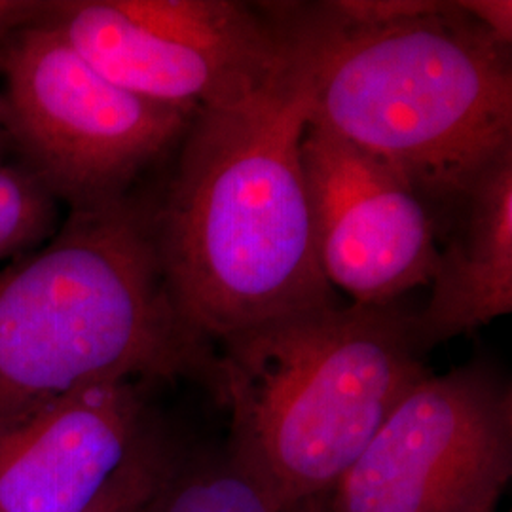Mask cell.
<instances>
[{"label": "cell", "instance_id": "1", "mask_svg": "<svg viewBox=\"0 0 512 512\" xmlns=\"http://www.w3.org/2000/svg\"><path fill=\"white\" fill-rule=\"evenodd\" d=\"M296 50L266 88L200 110L154 232L165 285L207 340L338 304L319 268L300 145L310 124L325 19L294 8Z\"/></svg>", "mask_w": 512, "mask_h": 512}, {"label": "cell", "instance_id": "2", "mask_svg": "<svg viewBox=\"0 0 512 512\" xmlns=\"http://www.w3.org/2000/svg\"><path fill=\"white\" fill-rule=\"evenodd\" d=\"M217 363L165 285L154 219L129 198L71 211L46 245L0 268V418L135 378L215 393Z\"/></svg>", "mask_w": 512, "mask_h": 512}, {"label": "cell", "instance_id": "3", "mask_svg": "<svg viewBox=\"0 0 512 512\" xmlns=\"http://www.w3.org/2000/svg\"><path fill=\"white\" fill-rule=\"evenodd\" d=\"M410 319L401 302L332 304L220 342L215 397L230 412L226 452L277 512L329 494L429 374Z\"/></svg>", "mask_w": 512, "mask_h": 512}, {"label": "cell", "instance_id": "4", "mask_svg": "<svg viewBox=\"0 0 512 512\" xmlns=\"http://www.w3.org/2000/svg\"><path fill=\"white\" fill-rule=\"evenodd\" d=\"M325 19L310 124L395 169L429 207L456 209L512 156L511 48L458 2L374 27Z\"/></svg>", "mask_w": 512, "mask_h": 512}, {"label": "cell", "instance_id": "5", "mask_svg": "<svg viewBox=\"0 0 512 512\" xmlns=\"http://www.w3.org/2000/svg\"><path fill=\"white\" fill-rule=\"evenodd\" d=\"M194 114L112 84L35 12L0 38V122L8 145L71 211L128 198L183 141Z\"/></svg>", "mask_w": 512, "mask_h": 512}, {"label": "cell", "instance_id": "6", "mask_svg": "<svg viewBox=\"0 0 512 512\" xmlns=\"http://www.w3.org/2000/svg\"><path fill=\"white\" fill-rule=\"evenodd\" d=\"M234 0L40 2V18L118 88L198 114L266 88L296 50L294 6Z\"/></svg>", "mask_w": 512, "mask_h": 512}, {"label": "cell", "instance_id": "7", "mask_svg": "<svg viewBox=\"0 0 512 512\" xmlns=\"http://www.w3.org/2000/svg\"><path fill=\"white\" fill-rule=\"evenodd\" d=\"M512 475V393L486 366L427 374L325 495L329 512H471Z\"/></svg>", "mask_w": 512, "mask_h": 512}, {"label": "cell", "instance_id": "8", "mask_svg": "<svg viewBox=\"0 0 512 512\" xmlns=\"http://www.w3.org/2000/svg\"><path fill=\"white\" fill-rule=\"evenodd\" d=\"M302 167L319 268L357 306H389L429 285L439 220L395 169L308 124Z\"/></svg>", "mask_w": 512, "mask_h": 512}, {"label": "cell", "instance_id": "9", "mask_svg": "<svg viewBox=\"0 0 512 512\" xmlns=\"http://www.w3.org/2000/svg\"><path fill=\"white\" fill-rule=\"evenodd\" d=\"M154 429L135 382L0 418V512H88Z\"/></svg>", "mask_w": 512, "mask_h": 512}, {"label": "cell", "instance_id": "10", "mask_svg": "<svg viewBox=\"0 0 512 512\" xmlns=\"http://www.w3.org/2000/svg\"><path fill=\"white\" fill-rule=\"evenodd\" d=\"M456 211L431 298L410 319L421 353L512 311V156L482 173Z\"/></svg>", "mask_w": 512, "mask_h": 512}, {"label": "cell", "instance_id": "11", "mask_svg": "<svg viewBox=\"0 0 512 512\" xmlns=\"http://www.w3.org/2000/svg\"><path fill=\"white\" fill-rule=\"evenodd\" d=\"M145 512H277L228 452L175 465Z\"/></svg>", "mask_w": 512, "mask_h": 512}, {"label": "cell", "instance_id": "12", "mask_svg": "<svg viewBox=\"0 0 512 512\" xmlns=\"http://www.w3.org/2000/svg\"><path fill=\"white\" fill-rule=\"evenodd\" d=\"M57 232V200L23 164L0 158V262L29 255Z\"/></svg>", "mask_w": 512, "mask_h": 512}, {"label": "cell", "instance_id": "13", "mask_svg": "<svg viewBox=\"0 0 512 512\" xmlns=\"http://www.w3.org/2000/svg\"><path fill=\"white\" fill-rule=\"evenodd\" d=\"M179 461L152 429L88 512H145Z\"/></svg>", "mask_w": 512, "mask_h": 512}, {"label": "cell", "instance_id": "14", "mask_svg": "<svg viewBox=\"0 0 512 512\" xmlns=\"http://www.w3.org/2000/svg\"><path fill=\"white\" fill-rule=\"evenodd\" d=\"M459 8L488 35L509 46L512 44L511 0H458Z\"/></svg>", "mask_w": 512, "mask_h": 512}, {"label": "cell", "instance_id": "15", "mask_svg": "<svg viewBox=\"0 0 512 512\" xmlns=\"http://www.w3.org/2000/svg\"><path fill=\"white\" fill-rule=\"evenodd\" d=\"M285 512H329V507H327L325 495H321V497H310V499H304V501L296 503V505H293L289 511Z\"/></svg>", "mask_w": 512, "mask_h": 512}, {"label": "cell", "instance_id": "16", "mask_svg": "<svg viewBox=\"0 0 512 512\" xmlns=\"http://www.w3.org/2000/svg\"><path fill=\"white\" fill-rule=\"evenodd\" d=\"M6 33H0V38L4 37ZM4 145H8V139H6V133H4V128H2V122H0V156H2V148Z\"/></svg>", "mask_w": 512, "mask_h": 512}, {"label": "cell", "instance_id": "17", "mask_svg": "<svg viewBox=\"0 0 512 512\" xmlns=\"http://www.w3.org/2000/svg\"><path fill=\"white\" fill-rule=\"evenodd\" d=\"M495 505L497 503H486V505H482V507H478V509L471 512H495Z\"/></svg>", "mask_w": 512, "mask_h": 512}]
</instances>
